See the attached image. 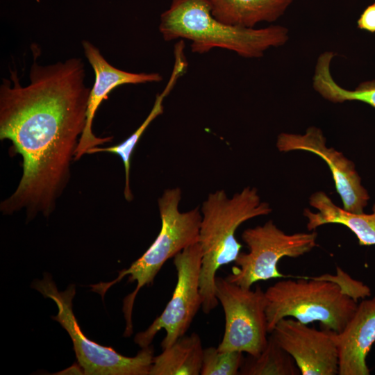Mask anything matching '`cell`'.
Returning <instances> with one entry per match:
<instances>
[{"instance_id": "21", "label": "cell", "mask_w": 375, "mask_h": 375, "mask_svg": "<svg viewBox=\"0 0 375 375\" xmlns=\"http://www.w3.org/2000/svg\"><path fill=\"white\" fill-rule=\"evenodd\" d=\"M337 274L335 276L324 274L316 278L322 280L333 281L336 283L342 291L358 301V299H365L371 296L370 288L362 282L352 278L340 267H336Z\"/></svg>"}, {"instance_id": "2", "label": "cell", "mask_w": 375, "mask_h": 375, "mask_svg": "<svg viewBox=\"0 0 375 375\" xmlns=\"http://www.w3.org/2000/svg\"><path fill=\"white\" fill-rule=\"evenodd\" d=\"M158 28L166 42L189 40L193 53L202 54L219 48L246 58H259L289 39L288 29L281 25L257 28L225 24L212 15L206 0H172L160 15Z\"/></svg>"}, {"instance_id": "11", "label": "cell", "mask_w": 375, "mask_h": 375, "mask_svg": "<svg viewBox=\"0 0 375 375\" xmlns=\"http://www.w3.org/2000/svg\"><path fill=\"white\" fill-rule=\"evenodd\" d=\"M326 141L320 128L310 126L304 134L281 133L277 138L276 147L281 152L306 151L319 156L330 168L343 208L351 212H363L369 195L362 185L354 163L341 152L327 147Z\"/></svg>"}, {"instance_id": "10", "label": "cell", "mask_w": 375, "mask_h": 375, "mask_svg": "<svg viewBox=\"0 0 375 375\" xmlns=\"http://www.w3.org/2000/svg\"><path fill=\"white\" fill-rule=\"evenodd\" d=\"M271 333L292 357L301 374H338L337 332L317 330L297 319L283 318Z\"/></svg>"}, {"instance_id": "20", "label": "cell", "mask_w": 375, "mask_h": 375, "mask_svg": "<svg viewBox=\"0 0 375 375\" xmlns=\"http://www.w3.org/2000/svg\"><path fill=\"white\" fill-rule=\"evenodd\" d=\"M242 352L222 351L215 347L203 349L201 375H237L243 364Z\"/></svg>"}, {"instance_id": "16", "label": "cell", "mask_w": 375, "mask_h": 375, "mask_svg": "<svg viewBox=\"0 0 375 375\" xmlns=\"http://www.w3.org/2000/svg\"><path fill=\"white\" fill-rule=\"evenodd\" d=\"M212 15L233 26L253 28L276 21L294 0H206Z\"/></svg>"}, {"instance_id": "9", "label": "cell", "mask_w": 375, "mask_h": 375, "mask_svg": "<svg viewBox=\"0 0 375 375\" xmlns=\"http://www.w3.org/2000/svg\"><path fill=\"white\" fill-rule=\"evenodd\" d=\"M202 251L199 242L174 257L177 282L172 297L162 312L143 332L138 333L135 342L141 348L151 344L161 329L166 335L161 342L162 349L185 335L192 320L202 306L200 290Z\"/></svg>"}, {"instance_id": "13", "label": "cell", "mask_w": 375, "mask_h": 375, "mask_svg": "<svg viewBox=\"0 0 375 375\" xmlns=\"http://www.w3.org/2000/svg\"><path fill=\"white\" fill-rule=\"evenodd\" d=\"M375 343V297L364 299L338 333V374L369 375L367 356Z\"/></svg>"}, {"instance_id": "18", "label": "cell", "mask_w": 375, "mask_h": 375, "mask_svg": "<svg viewBox=\"0 0 375 375\" xmlns=\"http://www.w3.org/2000/svg\"><path fill=\"white\" fill-rule=\"evenodd\" d=\"M335 55L333 52L326 51L318 57L312 77L315 91L335 103L359 101L375 108V80L363 81L353 90L342 88L335 82L330 69Z\"/></svg>"}, {"instance_id": "4", "label": "cell", "mask_w": 375, "mask_h": 375, "mask_svg": "<svg viewBox=\"0 0 375 375\" xmlns=\"http://www.w3.org/2000/svg\"><path fill=\"white\" fill-rule=\"evenodd\" d=\"M181 200L179 188H168L158 199L161 219L160 231L148 249L129 267L119 272L118 276L108 283L90 285L92 290L103 298L106 291L114 284L128 276V282H136L135 290L124 301L123 311L126 322L125 336L133 333L132 310L139 290L152 284L163 265L185 248L199 242L201 213L199 207L186 212L178 209Z\"/></svg>"}, {"instance_id": "12", "label": "cell", "mask_w": 375, "mask_h": 375, "mask_svg": "<svg viewBox=\"0 0 375 375\" xmlns=\"http://www.w3.org/2000/svg\"><path fill=\"white\" fill-rule=\"evenodd\" d=\"M84 53L94 72V83L90 90L86 112L85 127L76 149L74 160H78L88 151L112 140V137H97L92 131V122L101 102L115 88L124 84L156 83L162 81L158 73H133L111 65L99 49L88 40L82 42Z\"/></svg>"}, {"instance_id": "7", "label": "cell", "mask_w": 375, "mask_h": 375, "mask_svg": "<svg viewBox=\"0 0 375 375\" xmlns=\"http://www.w3.org/2000/svg\"><path fill=\"white\" fill-rule=\"evenodd\" d=\"M317 233L287 234L272 220L262 226L244 230L242 239L249 252H240L235 266L226 278L244 288H251L260 281L283 278L278 269L279 260L284 257L297 258L310 252L317 246Z\"/></svg>"}, {"instance_id": "22", "label": "cell", "mask_w": 375, "mask_h": 375, "mask_svg": "<svg viewBox=\"0 0 375 375\" xmlns=\"http://www.w3.org/2000/svg\"><path fill=\"white\" fill-rule=\"evenodd\" d=\"M358 28L371 33L375 32V2L365 8L357 22Z\"/></svg>"}, {"instance_id": "17", "label": "cell", "mask_w": 375, "mask_h": 375, "mask_svg": "<svg viewBox=\"0 0 375 375\" xmlns=\"http://www.w3.org/2000/svg\"><path fill=\"white\" fill-rule=\"evenodd\" d=\"M203 349L197 333L179 338L154 356L149 375H199Z\"/></svg>"}, {"instance_id": "5", "label": "cell", "mask_w": 375, "mask_h": 375, "mask_svg": "<svg viewBox=\"0 0 375 375\" xmlns=\"http://www.w3.org/2000/svg\"><path fill=\"white\" fill-rule=\"evenodd\" d=\"M265 294L269 333L281 319L291 317L305 324L317 322L339 333L358 306L336 283L316 277L279 281Z\"/></svg>"}, {"instance_id": "3", "label": "cell", "mask_w": 375, "mask_h": 375, "mask_svg": "<svg viewBox=\"0 0 375 375\" xmlns=\"http://www.w3.org/2000/svg\"><path fill=\"white\" fill-rule=\"evenodd\" d=\"M200 210L201 308L208 314L219 303L215 295L217 271L234 262L240 253L242 246L236 239L237 229L249 219L267 215L272 210L268 203L261 201L256 188L247 187L231 198L223 190L210 193Z\"/></svg>"}, {"instance_id": "1", "label": "cell", "mask_w": 375, "mask_h": 375, "mask_svg": "<svg viewBox=\"0 0 375 375\" xmlns=\"http://www.w3.org/2000/svg\"><path fill=\"white\" fill-rule=\"evenodd\" d=\"M90 90L62 72L31 73L0 88V139L22 158L15 192L0 205L3 214L24 209L27 218L48 217L70 178L79 139L85 127Z\"/></svg>"}, {"instance_id": "8", "label": "cell", "mask_w": 375, "mask_h": 375, "mask_svg": "<svg viewBox=\"0 0 375 375\" xmlns=\"http://www.w3.org/2000/svg\"><path fill=\"white\" fill-rule=\"evenodd\" d=\"M215 295L225 315V328L217 347L222 351H240L257 356L265 347L268 338L265 292L254 290L216 276Z\"/></svg>"}, {"instance_id": "15", "label": "cell", "mask_w": 375, "mask_h": 375, "mask_svg": "<svg viewBox=\"0 0 375 375\" xmlns=\"http://www.w3.org/2000/svg\"><path fill=\"white\" fill-rule=\"evenodd\" d=\"M310 204L318 212L304 209L309 231L327 224H342L356 235L360 245H375V203L371 214L351 212L336 206L325 192H317L310 196Z\"/></svg>"}, {"instance_id": "19", "label": "cell", "mask_w": 375, "mask_h": 375, "mask_svg": "<svg viewBox=\"0 0 375 375\" xmlns=\"http://www.w3.org/2000/svg\"><path fill=\"white\" fill-rule=\"evenodd\" d=\"M300 371L292 357L275 340L268 338L264 349L257 356L244 358L240 370L242 375H297Z\"/></svg>"}, {"instance_id": "14", "label": "cell", "mask_w": 375, "mask_h": 375, "mask_svg": "<svg viewBox=\"0 0 375 375\" xmlns=\"http://www.w3.org/2000/svg\"><path fill=\"white\" fill-rule=\"evenodd\" d=\"M184 47L185 44L183 40L179 41L175 44L174 51V63L169 79L163 90L156 95L151 110L141 125L127 139L119 144L108 147H97L88 151L87 154L101 152L111 153L121 158L125 172L124 195L127 201H131L133 198L130 185L131 160L132 154L140 138L150 124L157 117L162 114L164 110L163 101L172 92L179 78H181L187 70L188 62L184 54Z\"/></svg>"}, {"instance_id": "6", "label": "cell", "mask_w": 375, "mask_h": 375, "mask_svg": "<svg viewBox=\"0 0 375 375\" xmlns=\"http://www.w3.org/2000/svg\"><path fill=\"white\" fill-rule=\"evenodd\" d=\"M32 287L57 306L58 314L52 317L68 333L79 366L86 375H149L153 362V348H142L135 356L127 357L111 347H103L88 339L82 332L72 310L76 294L74 284L58 291L51 276L45 274Z\"/></svg>"}]
</instances>
